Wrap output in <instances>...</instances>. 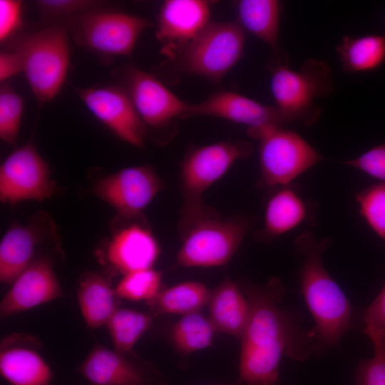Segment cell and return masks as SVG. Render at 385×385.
Masks as SVG:
<instances>
[{"instance_id": "obj_26", "label": "cell", "mask_w": 385, "mask_h": 385, "mask_svg": "<svg viewBox=\"0 0 385 385\" xmlns=\"http://www.w3.org/2000/svg\"><path fill=\"white\" fill-rule=\"evenodd\" d=\"M210 292L198 282H185L159 293L148 303L156 313L181 314L199 312L207 304Z\"/></svg>"}, {"instance_id": "obj_22", "label": "cell", "mask_w": 385, "mask_h": 385, "mask_svg": "<svg viewBox=\"0 0 385 385\" xmlns=\"http://www.w3.org/2000/svg\"><path fill=\"white\" fill-rule=\"evenodd\" d=\"M117 297L104 277L96 272L83 274L77 289V299L88 327L94 329L106 325L118 309Z\"/></svg>"}, {"instance_id": "obj_33", "label": "cell", "mask_w": 385, "mask_h": 385, "mask_svg": "<svg viewBox=\"0 0 385 385\" xmlns=\"http://www.w3.org/2000/svg\"><path fill=\"white\" fill-rule=\"evenodd\" d=\"M42 19L54 24H63L88 11L102 7L101 1L38 0L35 1Z\"/></svg>"}, {"instance_id": "obj_31", "label": "cell", "mask_w": 385, "mask_h": 385, "mask_svg": "<svg viewBox=\"0 0 385 385\" xmlns=\"http://www.w3.org/2000/svg\"><path fill=\"white\" fill-rule=\"evenodd\" d=\"M365 332L374 346V356L361 361L355 371L358 385H385V345L383 332L379 327L366 324Z\"/></svg>"}, {"instance_id": "obj_18", "label": "cell", "mask_w": 385, "mask_h": 385, "mask_svg": "<svg viewBox=\"0 0 385 385\" xmlns=\"http://www.w3.org/2000/svg\"><path fill=\"white\" fill-rule=\"evenodd\" d=\"M31 336L13 334L1 343L0 373L11 385H51L53 371Z\"/></svg>"}, {"instance_id": "obj_1", "label": "cell", "mask_w": 385, "mask_h": 385, "mask_svg": "<svg viewBox=\"0 0 385 385\" xmlns=\"http://www.w3.org/2000/svg\"><path fill=\"white\" fill-rule=\"evenodd\" d=\"M284 289L277 279L266 288L246 291L248 322L241 338L239 380L247 385H274L283 355L304 361L316 351L314 329H302L296 317L279 305Z\"/></svg>"}, {"instance_id": "obj_20", "label": "cell", "mask_w": 385, "mask_h": 385, "mask_svg": "<svg viewBox=\"0 0 385 385\" xmlns=\"http://www.w3.org/2000/svg\"><path fill=\"white\" fill-rule=\"evenodd\" d=\"M207 305L208 319L215 332L241 339L248 322L250 305L238 286L225 279L210 292Z\"/></svg>"}, {"instance_id": "obj_12", "label": "cell", "mask_w": 385, "mask_h": 385, "mask_svg": "<svg viewBox=\"0 0 385 385\" xmlns=\"http://www.w3.org/2000/svg\"><path fill=\"white\" fill-rule=\"evenodd\" d=\"M89 111L121 140L140 148L145 125L125 91L118 83L74 88Z\"/></svg>"}, {"instance_id": "obj_25", "label": "cell", "mask_w": 385, "mask_h": 385, "mask_svg": "<svg viewBox=\"0 0 385 385\" xmlns=\"http://www.w3.org/2000/svg\"><path fill=\"white\" fill-rule=\"evenodd\" d=\"M306 210L300 197L293 190L284 188L272 195L265 211L262 237L273 238L299 225Z\"/></svg>"}, {"instance_id": "obj_7", "label": "cell", "mask_w": 385, "mask_h": 385, "mask_svg": "<svg viewBox=\"0 0 385 385\" xmlns=\"http://www.w3.org/2000/svg\"><path fill=\"white\" fill-rule=\"evenodd\" d=\"M245 41L237 21L210 22L178 57V67L218 83L242 57Z\"/></svg>"}, {"instance_id": "obj_24", "label": "cell", "mask_w": 385, "mask_h": 385, "mask_svg": "<svg viewBox=\"0 0 385 385\" xmlns=\"http://www.w3.org/2000/svg\"><path fill=\"white\" fill-rule=\"evenodd\" d=\"M343 70L349 73L374 71L385 61V36H344L336 48Z\"/></svg>"}, {"instance_id": "obj_2", "label": "cell", "mask_w": 385, "mask_h": 385, "mask_svg": "<svg viewBox=\"0 0 385 385\" xmlns=\"http://www.w3.org/2000/svg\"><path fill=\"white\" fill-rule=\"evenodd\" d=\"M329 245V240L318 241L309 231L294 242L296 252L302 256V292L316 324L313 329L317 351L337 344L351 321L349 300L322 263V254Z\"/></svg>"}, {"instance_id": "obj_17", "label": "cell", "mask_w": 385, "mask_h": 385, "mask_svg": "<svg viewBox=\"0 0 385 385\" xmlns=\"http://www.w3.org/2000/svg\"><path fill=\"white\" fill-rule=\"evenodd\" d=\"M11 284L1 301L0 314L3 318L63 296L52 264L44 257L33 261Z\"/></svg>"}, {"instance_id": "obj_30", "label": "cell", "mask_w": 385, "mask_h": 385, "mask_svg": "<svg viewBox=\"0 0 385 385\" xmlns=\"http://www.w3.org/2000/svg\"><path fill=\"white\" fill-rule=\"evenodd\" d=\"M24 100L11 86L3 83L0 87V138L9 144L17 139Z\"/></svg>"}, {"instance_id": "obj_16", "label": "cell", "mask_w": 385, "mask_h": 385, "mask_svg": "<svg viewBox=\"0 0 385 385\" xmlns=\"http://www.w3.org/2000/svg\"><path fill=\"white\" fill-rule=\"evenodd\" d=\"M210 115L256 128L265 125L280 126L288 123L276 108L261 104L232 91H220L196 104L188 105L182 118Z\"/></svg>"}, {"instance_id": "obj_29", "label": "cell", "mask_w": 385, "mask_h": 385, "mask_svg": "<svg viewBox=\"0 0 385 385\" xmlns=\"http://www.w3.org/2000/svg\"><path fill=\"white\" fill-rule=\"evenodd\" d=\"M162 274L152 268L124 274L115 287L118 297L130 301L153 299L160 292Z\"/></svg>"}, {"instance_id": "obj_28", "label": "cell", "mask_w": 385, "mask_h": 385, "mask_svg": "<svg viewBox=\"0 0 385 385\" xmlns=\"http://www.w3.org/2000/svg\"><path fill=\"white\" fill-rule=\"evenodd\" d=\"M215 332L209 319L199 312L192 313L174 324L171 339L175 349L187 355L210 346Z\"/></svg>"}, {"instance_id": "obj_4", "label": "cell", "mask_w": 385, "mask_h": 385, "mask_svg": "<svg viewBox=\"0 0 385 385\" xmlns=\"http://www.w3.org/2000/svg\"><path fill=\"white\" fill-rule=\"evenodd\" d=\"M68 30L66 24L19 34L6 43L22 62L28 84L41 103L51 101L60 92L70 61Z\"/></svg>"}, {"instance_id": "obj_27", "label": "cell", "mask_w": 385, "mask_h": 385, "mask_svg": "<svg viewBox=\"0 0 385 385\" xmlns=\"http://www.w3.org/2000/svg\"><path fill=\"white\" fill-rule=\"evenodd\" d=\"M152 317L128 309H117L106 324L113 349L124 354L133 353V347L149 329Z\"/></svg>"}, {"instance_id": "obj_10", "label": "cell", "mask_w": 385, "mask_h": 385, "mask_svg": "<svg viewBox=\"0 0 385 385\" xmlns=\"http://www.w3.org/2000/svg\"><path fill=\"white\" fill-rule=\"evenodd\" d=\"M115 78L130 96L145 125L162 128L182 118L188 103L170 91L156 76L128 65L117 69Z\"/></svg>"}, {"instance_id": "obj_35", "label": "cell", "mask_w": 385, "mask_h": 385, "mask_svg": "<svg viewBox=\"0 0 385 385\" xmlns=\"http://www.w3.org/2000/svg\"><path fill=\"white\" fill-rule=\"evenodd\" d=\"M344 164L385 181V143L376 145Z\"/></svg>"}, {"instance_id": "obj_15", "label": "cell", "mask_w": 385, "mask_h": 385, "mask_svg": "<svg viewBox=\"0 0 385 385\" xmlns=\"http://www.w3.org/2000/svg\"><path fill=\"white\" fill-rule=\"evenodd\" d=\"M213 2L205 0H167L162 4L155 36L161 53L176 61L187 46L210 23Z\"/></svg>"}, {"instance_id": "obj_5", "label": "cell", "mask_w": 385, "mask_h": 385, "mask_svg": "<svg viewBox=\"0 0 385 385\" xmlns=\"http://www.w3.org/2000/svg\"><path fill=\"white\" fill-rule=\"evenodd\" d=\"M275 60L270 65V70L276 108L288 122L313 123L320 113L314 101L329 95L332 91L329 67L323 61L309 59L299 71H294L281 55L275 56Z\"/></svg>"}, {"instance_id": "obj_36", "label": "cell", "mask_w": 385, "mask_h": 385, "mask_svg": "<svg viewBox=\"0 0 385 385\" xmlns=\"http://www.w3.org/2000/svg\"><path fill=\"white\" fill-rule=\"evenodd\" d=\"M364 321L366 324H371L381 329L385 345V285L367 309Z\"/></svg>"}, {"instance_id": "obj_38", "label": "cell", "mask_w": 385, "mask_h": 385, "mask_svg": "<svg viewBox=\"0 0 385 385\" xmlns=\"http://www.w3.org/2000/svg\"><path fill=\"white\" fill-rule=\"evenodd\" d=\"M92 385V384H91Z\"/></svg>"}, {"instance_id": "obj_37", "label": "cell", "mask_w": 385, "mask_h": 385, "mask_svg": "<svg viewBox=\"0 0 385 385\" xmlns=\"http://www.w3.org/2000/svg\"><path fill=\"white\" fill-rule=\"evenodd\" d=\"M23 72V66L19 54L11 50L0 53V81L1 83L14 76Z\"/></svg>"}, {"instance_id": "obj_13", "label": "cell", "mask_w": 385, "mask_h": 385, "mask_svg": "<svg viewBox=\"0 0 385 385\" xmlns=\"http://www.w3.org/2000/svg\"><path fill=\"white\" fill-rule=\"evenodd\" d=\"M78 371L92 385H165L163 376L151 364L98 343Z\"/></svg>"}, {"instance_id": "obj_34", "label": "cell", "mask_w": 385, "mask_h": 385, "mask_svg": "<svg viewBox=\"0 0 385 385\" xmlns=\"http://www.w3.org/2000/svg\"><path fill=\"white\" fill-rule=\"evenodd\" d=\"M22 2L18 0L0 1V41L7 43L16 36L23 24Z\"/></svg>"}, {"instance_id": "obj_9", "label": "cell", "mask_w": 385, "mask_h": 385, "mask_svg": "<svg viewBox=\"0 0 385 385\" xmlns=\"http://www.w3.org/2000/svg\"><path fill=\"white\" fill-rule=\"evenodd\" d=\"M251 145L242 140L221 141L188 151L180 165L181 217L204 206L203 193L238 160L248 157Z\"/></svg>"}, {"instance_id": "obj_21", "label": "cell", "mask_w": 385, "mask_h": 385, "mask_svg": "<svg viewBox=\"0 0 385 385\" xmlns=\"http://www.w3.org/2000/svg\"><path fill=\"white\" fill-rule=\"evenodd\" d=\"M40 235L33 225L11 227L0 243V281L12 284L33 262Z\"/></svg>"}, {"instance_id": "obj_11", "label": "cell", "mask_w": 385, "mask_h": 385, "mask_svg": "<svg viewBox=\"0 0 385 385\" xmlns=\"http://www.w3.org/2000/svg\"><path fill=\"white\" fill-rule=\"evenodd\" d=\"M56 185L48 165L31 142L13 151L0 168V199L16 204L25 200H43Z\"/></svg>"}, {"instance_id": "obj_6", "label": "cell", "mask_w": 385, "mask_h": 385, "mask_svg": "<svg viewBox=\"0 0 385 385\" xmlns=\"http://www.w3.org/2000/svg\"><path fill=\"white\" fill-rule=\"evenodd\" d=\"M64 24L76 43L106 59L129 57L140 34L150 26L142 17L102 7Z\"/></svg>"}, {"instance_id": "obj_8", "label": "cell", "mask_w": 385, "mask_h": 385, "mask_svg": "<svg viewBox=\"0 0 385 385\" xmlns=\"http://www.w3.org/2000/svg\"><path fill=\"white\" fill-rule=\"evenodd\" d=\"M259 140L261 182L267 186H287L322 157L297 133L280 126L249 128Z\"/></svg>"}, {"instance_id": "obj_14", "label": "cell", "mask_w": 385, "mask_h": 385, "mask_svg": "<svg viewBox=\"0 0 385 385\" xmlns=\"http://www.w3.org/2000/svg\"><path fill=\"white\" fill-rule=\"evenodd\" d=\"M163 180L149 165L130 167L101 179L94 193L126 219H133L163 188Z\"/></svg>"}, {"instance_id": "obj_32", "label": "cell", "mask_w": 385, "mask_h": 385, "mask_svg": "<svg viewBox=\"0 0 385 385\" xmlns=\"http://www.w3.org/2000/svg\"><path fill=\"white\" fill-rule=\"evenodd\" d=\"M360 213L372 230L385 241V183L374 184L356 196Z\"/></svg>"}, {"instance_id": "obj_3", "label": "cell", "mask_w": 385, "mask_h": 385, "mask_svg": "<svg viewBox=\"0 0 385 385\" xmlns=\"http://www.w3.org/2000/svg\"><path fill=\"white\" fill-rule=\"evenodd\" d=\"M248 217L222 219L204 206L193 215L180 218L182 245L178 265L187 267H212L226 265L252 225Z\"/></svg>"}, {"instance_id": "obj_23", "label": "cell", "mask_w": 385, "mask_h": 385, "mask_svg": "<svg viewBox=\"0 0 385 385\" xmlns=\"http://www.w3.org/2000/svg\"><path fill=\"white\" fill-rule=\"evenodd\" d=\"M237 23L281 55L279 48L280 3L275 0H241L237 3Z\"/></svg>"}, {"instance_id": "obj_19", "label": "cell", "mask_w": 385, "mask_h": 385, "mask_svg": "<svg viewBox=\"0 0 385 385\" xmlns=\"http://www.w3.org/2000/svg\"><path fill=\"white\" fill-rule=\"evenodd\" d=\"M159 254V245L151 232L137 224L117 232L108 248L109 262L123 274L152 268Z\"/></svg>"}]
</instances>
